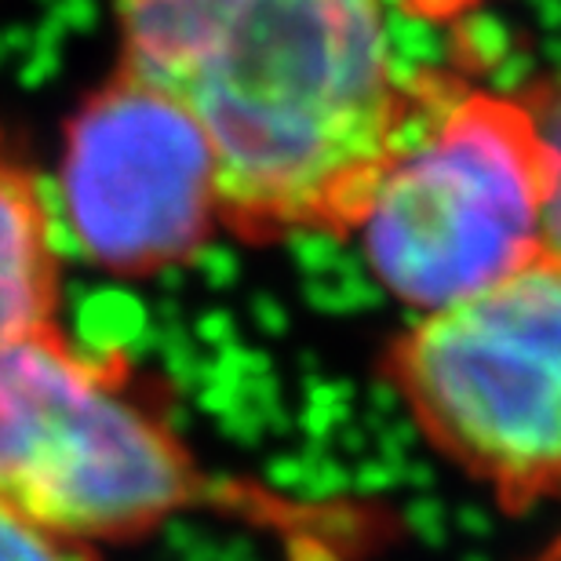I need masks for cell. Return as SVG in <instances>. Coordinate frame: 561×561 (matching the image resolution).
Segmentation results:
<instances>
[{
  "mask_svg": "<svg viewBox=\"0 0 561 561\" xmlns=\"http://www.w3.org/2000/svg\"><path fill=\"white\" fill-rule=\"evenodd\" d=\"M533 561H561V536H558V540H554L551 547H543V551L536 554Z\"/></svg>",
  "mask_w": 561,
  "mask_h": 561,
  "instance_id": "9c48e42d",
  "label": "cell"
},
{
  "mask_svg": "<svg viewBox=\"0 0 561 561\" xmlns=\"http://www.w3.org/2000/svg\"><path fill=\"white\" fill-rule=\"evenodd\" d=\"M59 205L73 244L110 277L183 266L222 227L205 131L186 106L121 62L66 121Z\"/></svg>",
  "mask_w": 561,
  "mask_h": 561,
  "instance_id": "5b68a950",
  "label": "cell"
},
{
  "mask_svg": "<svg viewBox=\"0 0 561 561\" xmlns=\"http://www.w3.org/2000/svg\"><path fill=\"white\" fill-rule=\"evenodd\" d=\"M554 157L529 99H442L379 183L362 227L390 296L434 313L547 252Z\"/></svg>",
  "mask_w": 561,
  "mask_h": 561,
  "instance_id": "277c9868",
  "label": "cell"
},
{
  "mask_svg": "<svg viewBox=\"0 0 561 561\" xmlns=\"http://www.w3.org/2000/svg\"><path fill=\"white\" fill-rule=\"evenodd\" d=\"M383 379L448 463L500 507L561 503V255L540 252L496 285L398 335Z\"/></svg>",
  "mask_w": 561,
  "mask_h": 561,
  "instance_id": "3957f363",
  "label": "cell"
},
{
  "mask_svg": "<svg viewBox=\"0 0 561 561\" xmlns=\"http://www.w3.org/2000/svg\"><path fill=\"white\" fill-rule=\"evenodd\" d=\"M121 66L190 110L244 244L354 233L442 103L409 81L383 0H114Z\"/></svg>",
  "mask_w": 561,
  "mask_h": 561,
  "instance_id": "6da1fadb",
  "label": "cell"
},
{
  "mask_svg": "<svg viewBox=\"0 0 561 561\" xmlns=\"http://www.w3.org/2000/svg\"><path fill=\"white\" fill-rule=\"evenodd\" d=\"M62 260L41 179L0 128V340L59 329Z\"/></svg>",
  "mask_w": 561,
  "mask_h": 561,
  "instance_id": "8992f818",
  "label": "cell"
},
{
  "mask_svg": "<svg viewBox=\"0 0 561 561\" xmlns=\"http://www.w3.org/2000/svg\"><path fill=\"white\" fill-rule=\"evenodd\" d=\"M0 561H99V551L77 547L22 514L0 507Z\"/></svg>",
  "mask_w": 561,
  "mask_h": 561,
  "instance_id": "52a82bcc",
  "label": "cell"
},
{
  "mask_svg": "<svg viewBox=\"0 0 561 561\" xmlns=\"http://www.w3.org/2000/svg\"><path fill=\"white\" fill-rule=\"evenodd\" d=\"M194 448L121 354L59 329L0 340V507L88 551L157 533L201 500Z\"/></svg>",
  "mask_w": 561,
  "mask_h": 561,
  "instance_id": "7a4b0ae2",
  "label": "cell"
},
{
  "mask_svg": "<svg viewBox=\"0 0 561 561\" xmlns=\"http://www.w3.org/2000/svg\"><path fill=\"white\" fill-rule=\"evenodd\" d=\"M536 117H540V128L547 136L554 157V197H551V211H547V252L561 255V84H554L543 99H529Z\"/></svg>",
  "mask_w": 561,
  "mask_h": 561,
  "instance_id": "ba28073f",
  "label": "cell"
}]
</instances>
